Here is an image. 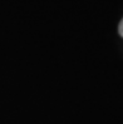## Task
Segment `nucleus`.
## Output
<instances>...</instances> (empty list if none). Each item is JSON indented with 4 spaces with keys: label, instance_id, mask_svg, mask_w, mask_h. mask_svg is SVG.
I'll return each instance as SVG.
<instances>
[{
    "label": "nucleus",
    "instance_id": "f257e3e1",
    "mask_svg": "<svg viewBox=\"0 0 123 124\" xmlns=\"http://www.w3.org/2000/svg\"><path fill=\"white\" fill-rule=\"evenodd\" d=\"M118 31H119V35L123 38V19L121 20V23H119V26H118Z\"/></svg>",
    "mask_w": 123,
    "mask_h": 124
}]
</instances>
